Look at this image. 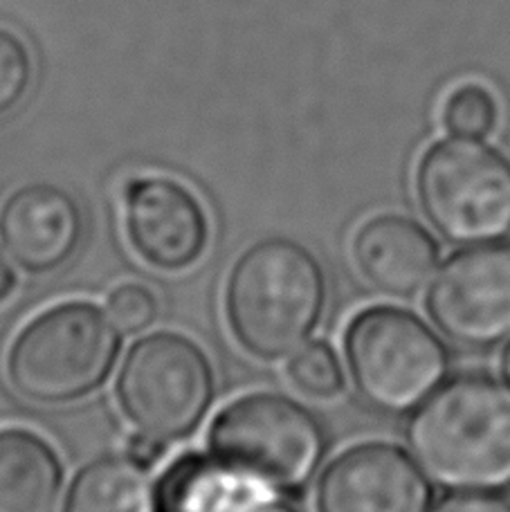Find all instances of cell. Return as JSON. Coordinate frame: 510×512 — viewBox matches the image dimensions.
<instances>
[{"label":"cell","mask_w":510,"mask_h":512,"mask_svg":"<svg viewBox=\"0 0 510 512\" xmlns=\"http://www.w3.org/2000/svg\"><path fill=\"white\" fill-rule=\"evenodd\" d=\"M84 216L66 189L32 182L16 189L0 207V243L32 274L61 268L77 252Z\"/></svg>","instance_id":"obj_11"},{"label":"cell","mask_w":510,"mask_h":512,"mask_svg":"<svg viewBox=\"0 0 510 512\" xmlns=\"http://www.w3.org/2000/svg\"><path fill=\"white\" fill-rule=\"evenodd\" d=\"M34 79L30 48L16 32L0 25V117L23 102Z\"/></svg>","instance_id":"obj_18"},{"label":"cell","mask_w":510,"mask_h":512,"mask_svg":"<svg viewBox=\"0 0 510 512\" xmlns=\"http://www.w3.org/2000/svg\"><path fill=\"white\" fill-rule=\"evenodd\" d=\"M108 313L124 333H140L158 317V299L142 283H124L108 297Z\"/></svg>","instance_id":"obj_19"},{"label":"cell","mask_w":510,"mask_h":512,"mask_svg":"<svg viewBox=\"0 0 510 512\" xmlns=\"http://www.w3.org/2000/svg\"><path fill=\"white\" fill-rule=\"evenodd\" d=\"M288 378L308 398L331 400L344 389V371L338 355L324 342L299 349L288 364Z\"/></svg>","instance_id":"obj_17"},{"label":"cell","mask_w":510,"mask_h":512,"mask_svg":"<svg viewBox=\"0 0 510 512\" xmlns=\"http://www.w3.org/2000/svg\"><path fill=\"white\" fill-rule=\"evenodd\" d=\"M158 512H302L270 483L216 459L185 454L162 474Z\"/></svg>","instance_id":"obj_12"},{"label":"cell","mask_w":510,"mask_h":512,"mask_svg":"<svg viewBox=\"0 0 510 512\" xmlns=\"http://www.w3.org/2000/svg\"><path fill=\"white\" fill-rule=\"evenodd\" d=\"M362 279L389 297H414L439 263V245L412 218L382 214L358 227L351 243Z\"/></svg>","instance_id":"obj_13"},{"label":"cell","mask_w":510,"mask_h":512,"mask_svg":"<svg viewBox=\"0 0 510 512\" xmlns=\"http://www.w3.org/2000/svg\"><path fill=\"white\" fill-rule=\"evenodd\" d=\"M124 227L131 248L151 268L178 272L203 256L209 221L191 191L169 178H135L124 191Z\"/></svg>","instance_id":"obj_10"},{"label":"cell","mask_w":510,"mask_h":512,"mask_svg":"<svg viewBox=\"0 0 510 512\" xmlns=\"http://www.w3.org/2000/svg\"><path fill=\"white\" fill-rule=\"evenodd\" d=\"M162 450H165V443H158L149 436L138 434L129 445V456L135 463H140L142 468H149V465H153L160 459Z\"/></svg>","instance_id":"obj_21"},{"label":"cell","mask_w":510,"mask_h":512,"mask_svg":"<svg viewBox=\"0 0 510 512\" xmlns=\"http://www.w3.org/2000/svg\"><path fill=\"white\" fill-rule=\"evenodd\" d=\"M115 391L138 434L169 445L203 423L216 393L214 369L194 340L162 331L131 346Z\"/></svg>","instance_id":"obj_5"},{"label":"cell","mask_w":510,"mask_h":512,"mask_svg":"<svg viewBox=\"0 0 510 512\" xmlns=\"http://www.w3.org/2000/svg\"><path fill=\"white\" fill-rule=\"evenodd\" d=\"M434 324L452 342L486 349L510 337V245H477L445 261L427 292Z\"/></svg>","instance_id":"obj_8"},{"label":"cell","mask_w":510,"mask_h":512,"mask_svg":"<svg viewBox=\"0 0 510 512\" xmlns=\"http://www.w3.org/2000/svg\"><path fill=\"white\" fill-rule=\"evenodd\" d=\"M504 373H506V378L510 382V344H508V349L504 353Z\"/></svg>","instance_id":"obj_23"},{"label":"cell","mask_w":510,"mask_h":512,"mask_svg":"<svg viewBox=\"0 0 510 512\" xmlns=\"http://www.w3.org/2000/svg\"><path fill=\"white\" fill-rule=\"evenodd\" d=\"M16 288V272L12 270V265L7 263V259L0 252V304L12 295Z\"/></svg>","instance_id":"obj_22"},{"label":"cell","mask_w":510,"mask_h":512,"mask_svg":"<svg viewBox=\"0 0 510 512\" xmlns=\"http://www.w3.org/2000/svg\"><path fill=\"white\" fill-rule=\"evenodd\" d=\"M432 490L409 456L389 443L349 447L317 481V512H430Z\"/></svg>","instance_id":"obj_9"},{"label":"cell","mask_w":510,"mask_h":512,"mask_svg":"<svg viewBox=\"0 0 510 512\" xmlns=\"http://www.w3.org/2000/svg\"><path fill=\"white\" fill-rule=\"evenodd\" d=\"M209 454L277 490L302 488L324 452L317 418L281 393H250L218 411Z\"/></svg>","instance_id":"obj_7"},{"label":"cell","mask_w":510,"mask_h":512,"mask_svg":"<svg viewBox=\"0 0 510 512\" xmlns=\"http://www.w3.org/2000/svg\"><path fill=\"white\" fill-rule=\"evenodd\" d=\"M407 441L427 477L445 488H508L510 387L486 376L450 380L418 405Z\"/></svg>","instance_id":"obj_1"},{"label":"cell","mask_w":510,"mask_h":512,"mask_svg":"<svg viewBox=\"0 0 510 512\" xmlns=\"http://www.w3.org/2000/svg\"><path fill=\"white\" fill-rule=\"evenodd\" d=\"M436 120L450 137L484 140L502 120V99L484 77H459L443 88L436 102Z\"/></svg>","instance_id":"obj_16"},{"label":"cell","mask_w":510,"mask_h":512,"mask_svg":"<svg viewBox=\"0 0 510 512\" xmlns=\"http://www.w3.org/2000/svg\"><path fill=\"white\" fill-rule=\"evenodd\" d=\"M147 468L126 456L93 461L72 481L63 512H153Z\"/></svg>","instance_id":"obj_15"},{"label":"cell","mask_w":510,"mask_h":512,"mask_svg":"<svg viewBox=\"0 0 510 512\" xmlns=\"http://www.w3.org/2000/svg\"><path fill=\"white\" fill-rule=\"evenodd\" d=\"M351 378L373 407L403 414L439 389L448 353L421 319L376 306L353 317L344 335Z\"/></svg>","instance_id":"obj_6"},{"label":"cell","mask_w":510,"mask_h":512,"mask_svg":"<svg viewBox=\"0 0 510 512\" xmlns=\"http://www.w3.org/2000/svg\"><path fill=\"white\" fill-rule=\"evenodd\" d=\"M418 207L445 239L488 245L510 234V158L493 144L448 137L416 164Z\"/></svg>","instance_id":"obj_4"},{"label":"cell","mask_w":510,"mask_h":512,"mask_svg":"<svg viewBox=\"0 0 510 512\" xmlns=\"http://www.w3.org/2000/svg\"><path fill=\"white\" fill-rule=\"evenodd\" d=\"M434 512H510V504L504 497L497 495H475V492H466V495H454L443 499Z\"/></svg>","instance_id":"obj_20"},{"label":"cell","mask_w":510,"mask_h":512,"mask_svg":"<svg viewBox=\"0 0 510 512\" xmlns=\"http://www.w3.org/2000/svg\"><path fill=\"white\" fill-rule=\"evenodd\" d=\"M120 355L117 324L88 301L43 310L23 326L7 353V378L23 398L66 405L90 396Z\"/></svg>","instance_id":"obj_3"},{"label":"cell","mask_w":510,"mask_h":512,"mask_svg":"<svg viewBox=\"0 0 510 512\" xmlns=\"http://www.w3.org/2000/svg\"><path fill=\"white\" fill-rule=\"evenodd\" d=\"M61 488V461L45 438L0 429V512H57Z\"/></svg>","instance_id":"obj_14"},{"label":"cell","mask_w":510,"mask_h":512,"mask_svg":"<svg viewBox=\"0 0 510 512\" xmlns=\"http://www.w3.org/2000/svg\"><path fill=\"white\" fill-rule=\"evenodd\" d=\"M324 306L320 261L284 236L250 245L227 277V324L241 349L259 360H284L302 349L320 324Z\"/></svg>","instance_id":"obj_2"}]
</instances>
